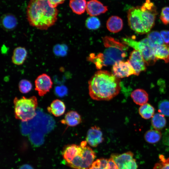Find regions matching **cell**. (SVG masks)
Instances as JSON below:
<instances>
[{
	"mask_svg": "<svg viewBox=\"0 0 169 169\" xmlns=\"http://www.w3.org/2000/svg\"><path fill=\"white\" fill-rule=\"evenodd\" d=\"M47 109L49 113L56 117H59L64 113L66 107L63 101L59 99H56L52 102Z\"/></svg>",
	"mask_w": 169,
	"mask_h": 169,
	"instance_id": "e0dca14e",
	"label": "cell"
},
{
	"mask_svg": "<svg viewBox=\"0 0 169 169\" xmlns=\"http://www.w3.org/2000/svg\"><path fill=\"white\" fill-rule=\"evenodd\" d=\"M106 169H118L116 163L111 158L108 159V164Z\"/></svg>",
	"mask_w": 169,
	"mask_h": 169,
	"instance_id": "d590c367",
	"label": "cell"
},
{
	"mask_svg": "<svg viewBox=\"0 0 169 169\" xmlns=\"http://www.w3.org/2000/svg\"><path fill=\"white\" fill-rule=\"evenodd\" d=\"M149 44L152 48L154 49L164 44L163 40L158 31H153L148 34L147 38Z\"/></svg>",
	"mask_w": 169,
	"mask_h": 169,
	"instance_id": "603a6c76",
	"label": "cell"
},
{
	"mask_svg": "<svg viewBox=\"0 0 169 169\" xmlns=\"http://www.w3.org/2000/svg\"><path fill=\"white\" fill-rule=\"evenodd\" d=\"M18 169H34L33 167L28 164H24L21 166Z\"/></svg>",
	"mask_w": 169,
	"mask_h": 169,
	"instance_id": "74e56055",
	"label": "cell"
},
{
	"mask_svg": "<svg viewBox=\"0 0 169 169\" xmlns=\"http://www.w3.org/2000/svg\"><path fill=\"white\" fill-rule=\"evenodd\" d=\"M162 137V134L159 130L151 129L146 132L144 138L146 141L150 144H154L158 142Z\"/></svg>",
	"mask_w": 169,
	"mask_h": 169,
	"instance_id": "d4e9b609",
	"label": "cell"
},
{
	"mask_svg": "<svg viewBox=\"0 0 169 169\" xmlns=\"http://www.w3.org/2000/svg\"><path fill=\"white\" fill-rule=\"evenodd\" d=\"M1 24L3 28L8 30L14 29L17 24L16 17L11 14H7L3 16L1 20Z\"/></svg>",
	"mask_w": 169,
	"mask_h": 169,
	"instance_id": "44dd1931",
	"label": "cell"
},
{
	"mask_svg": "<svg viewBox=\"0 0 169 169\" xmlns=\"http://www.w3.org/2000/svg\"><path fill=\"white\" fill-rule=\"evenodd\" d=\"M88 84L89 94L96 100H110L117 95L120 90V79L105 70L95 72Z\"/></svg>",
	"mask_w": 169,
	"mask_h": 169,
	"instance_id": "6da1fadb",
	"label": "cell"
},
{
	"mask_svg": "<svg viewBox=\"0 0 169 169\" xmlns=\"http://www.w3.org/2000/svg\"><path fill=\"white\" fill-rule=\"evenodd\" d=\"M104 140L103 133L98 126L91 127L88 131L86 137V141L91 146L96 147L101 143Z\"/></svg>",
	"mask_w": 169,
	"mask_h": 169,
	"instance_id": "7c38bea8",
	"label": "cell"
},
{
	"mask_svg": "<svg viewBox=\"0 0 169 169\" xmlns=\"http://www.w3.org/2000/svg\"><path fill=\"white\" fill-rule=\"evenodd\" d=\"M112 71L114 75L119 79L135 75V71L128 60L115 63L113 65Z\"/></svg>",
	"mask_w": 169,
	"mask_h": 169,
	"instance_id": "ba28073f",
	"label": "cell"
},
{
	"mask_svg": "<svg viewBox=\"0 0 169 169\" xmlns=\"http://www.w3.org/2000/svg\"><path fill=\"white\" fill-rule=\"evenodd\" d=\"M160 19L165 25L169 24V7L163 8L161 10Z\"/></svg>",
	"mask_w": 169,
	"mask_h": 169,
	"instance_id": "4dcf8cb0",
	"label": "cell"
},
{
	"mask_svg": "<svg viewBox=\"0 0 169 169\" xmlns=\"http://www.w3.org/2000/svg\"><path fill=\"white\" fill-rule=\"evenodd\" d=\"M133 68L135 75H138L146 69L147 65L141 53L138 50H134L131 53L128 60Z\"/></svg>",
	"mask_w": 169,
	"mask_h": 169,
	"instance_id": "30bf717a",
	"label": "cell"
},
{
	"mask_svg": "<svg viewBox=\"0 0 169 169\" xmlns=\"http://www.w3.org/2000/svg\"><path fill=\"white\" fill-rule=\"evenodd\" d=\"M160 161L154 165L153 169H169V158H166L162 155L159 156Z\"/></svg>",
	"mask_w": 169,
	"mask_h": 169,
	"instance_id": "f1b7e54d",
	"label": "cell"
},
{
	"mask_svg": "<svg viewBox=\"0 0 169 169\" xmlns=\"http://www.w3.org/2000/svg\"><path fill=\"white\" fill-rule=\"evenodd\" d=\"M67 88L63 85L57 86L55 89V94L59 97H63L65 96L67 93Z\"/></svg>",
	"mask_w": 169,
	"mask_h": 169,
	"instance_id": "1f68e13d",
	"label": "cell"
},
{
	"mask_svg": "<svg viewBox=\"0 0 169 169\" xmlns=\"http://www.w3.org/2000/svg\"><path fill=\"white\" fill-rule=\"evenodd\" d=\"M85 25L87 28L89 29L95 30L100 28V22L97 18L91 16L88 18L86 20Z\"/></svg>",
	"mask_w": 169,
	"mask_h": 169,
	"instance_id": "4316f807",
	"label": "cell"
},
{
	"mask_svg": "<svg viewBox=\"0 0 169 169\" xmlns=\"http://www.w3.org/2000/svg\"><path fill=\"white\" fill-rule=\"evenodd\" d=\"M165 116L160 113L154 114L151 118V123L155 129L160 130L163 128L166 124Z\"/></svg>",
	"mask_w": 169,
	"mask_h": 169,
	"instance_id": "cb8c5ba5",
	"label": "cell"
},
{
	"mask_svg": "<svg viewBox=\"0 0 169 169\" xmlns=\"http://www.w3.org/2000/svg\"><path fill=\"white\" fill-rule=\"evenodd\" d=\"M87 3L86 0H70L69 6L74 13L80 15L86 10Z\"/></svg>",
	"mask_w": 169,
	"mask_h": 169,
	"instance_id": "7402d4cb",
	"label": "cell"
},
{
	"mask_svg": "<svg viewBox=\"0 0 169 169\" xmlns=\"http://www.w3.org/2000/svg\"><path fill=\"white\" fill-rule=\"evenodd\" d=\"M58 12L48 0H30L27 8V19L31 26L46 30L55 24Z\"/></svg>",
	"mask_w": 169,
	"mask_h": 169,
	"instance_id": "7a4b0ae2",
	"label": "cell"
},
{
	"mask_svg": "<svg viewBox=\"0 0 169 169\" xmlns=\"http://www.w3.org/2000/svg\"><path fill=\"white\" fill-rule=\"evenodd\" d=\"M89 169H102L100 166L99 159L94 161Z\"/></svg>",
	"mask_w": 169,
	"mask_h": 169,
	"instance_id": "8d00e7d4",
	"label": "cell"
},
{
	"mask_svg": "<svg viewBox=\"0 0 169 169\" xmlns=\"http://www.w3.org/2000/svg\"><path fill=\"white\" fill-rule=\"evenodd\" d=\"M133 156V153L129 151L121 154H112L110 158L115 162L118 169H137L138 165Z\"/></svg>",
	"mask_w": 169,
	"mask_h": 169,
	"instance_id": "52a82bcc",
	"label": "cell"
},
{
	"mask_svg": "<svg viewBox=\"0 0 169 169\" xmlns=\"http://www.w3.org/2000/svg\"><path fill=\"white\" fill-rule=\"evenodd\" d=\"M131 97L134 102L140 106L147 103L148 100V95L144 90L138 89L132 92Z\"/></svg>",
	"mask_w": 169,
	"mask_h": 169,
	"instance_id": "d6986e66",
	"label": "cell"
},
{
	"mask_svg": "<svg viewBox=\"0 0 169 169\" xmlns=\"http://www.w3.org/2000/svg\"><path fill=\"white\" fill-rule=\"evenodd\" d=\"M156 59L163 60L165 63L169 62V44H163L153 49Z\"/></svg>",
	"mask_w": 169,
	"mask_h": 169,
	"instance_id": "ffe728a7",
	"label": "cell"
},
{
	"mask_svg": "<svg viewBox=\"0 0 169 169\" xmlns=\"http://www.w3.org/2000/svg\"><path fill=\"white\" fill-rule=\"evenodd\" d=\"M123 22L122 19L118 16H112L108 19L106 27L110 32L116 33L120 31L122 28Z\"/></svg>",
	"mask_w": 169,
	"mask_h": 169,
	"instance_id": "ac0fdd59",
	"label": "cell"
},
{
	"mask_svg": "<svg viewBox=\"0 0 169 169\" xmlns=\"http://www.w3.org/2000/svg\"><path fill=\"white\" fill-rule=\"evenodd\" d=\"M53 82L49 76L43 73L38 75L35 81V90L40 96H44L51 89Z\"/></svg>",
	"mask_w": 169,
	"mask_h": 169,
	"instance_id": "9c48e42d",
	"label": "cell"
},
{
	"mask_svg": "<svg viewBox=\"0 0 169 169\" xmlns=\"http://www.w3.org/2000/svg\"><path fill=\"white\" fill-rule=\"evenodd\" d=\"M32 85L29 80L26 79H22L19 82L18 88L20 91L22 93H27L32 89Z\"/></svg>",
	"mask_w": 169,
	"mask_h": 169,
	"instance_id": "f546056e",
	"label": "cell"
},
{
	"mask_svg": "<svg viewBox=\"0 0 169 169\" xmlns=\"http://www.w3.org/2000/svg\"><path fill=\"white\" fill-rule=\"evenodd\" d=\"M162 141L166 149L169 151V128L166 129L164 132Z\"/></svg>",
	"mask_w": 169,
	"mask_h": 169,
	"instance_id": "d6a6232c",
	"label": "cell"
},
{
	"mask_svg": "<svg viewBox=\"0 0 169 169\" xmlns=\"http://www.w3.org/2000/svg\"><path fill=\"white\" fill-rule=\"evenodd\" d=\"M122 40L125 44L140 51L147 65H153L157 60L154 55L153 49L150 46L147 38L138 41L130 38H124Z\"/></svg>",
	"mask_w": 169,
	"mask_h": 169,
	"instance_id": "8992f818",
	"label": "cell"
},
{
	"mask_svg": "<svg viewBox=\"0 0 169 169\" xmlns=\"http://www.w3.org/2000/svg\"><path fill=\"white\" fill-rule=\"evenodd\" d=\"M103 41L105 48L103 52L97 55L91 54L88 57V60L93 63L98 69L122 60L126 56L128 49L126 44L110 36L103 38Z\"/></svg>",
	"mask_w": 169,
	"mask_h": 169,
	"instance_id": "277c9868",
	"label": "cell"
},
{
	"mask_svg": "<svg viewBox=\"0 0 169 169\" xmlns=\"http://www.w3.org/2000/svg\"><path fill=\"white\" fill-rule=\"evenodd\" d=\"M83 146L80 145H68L63 148L62 155L66 164L70 163L74 158L82 151Z\"/></svg>",
	"mask_w": 169,
	"mask_h": 169,
	"instance_id": "4fadbf2b",
	"label": "cell"
},
{
	"mask_svg": "<svg viewBox=\"0 0 169 169\" xmlns=\"http://www.w3.org/2000/svg\"><path fill=\"white\" fill-rule=\"evenodd\" d=\"M81 118L76 111L71 110L67 112L63 119L60 120L61 123L67 126L74 127L81 123Z\"/></svg>",
	"mask_w": 169,
	"mask_h": 169,
	"instance_id": "9a60e30c",
	"label": "cell"
},
{
	"mask_svg": "<svg viewBox=\"0 0 169 169\" xmlns=\"http://www.w3.org/2000/svg\"><path fill=\"white\" fill-rule=\"evenodd\" d=\"M28 52L25 48L19 46L13 50L11 59L13 63L17 65L23 64L27 57Z\"/></svg>",
	"mask_w": 169,
	"mask_h": 169,
	"instance_id": "2e32d148",
	"label": "cell"
},
{
	"mask_svg": "<svg viewBox=\"0 0 169 169\" xmlns=\"http://www.w3.org/2000/svg\"><path fill=\"white\" fill-rule=\"evenodd\" d=\"M157 12L154 4L146 0L141 6L130 8L127 12L129 25L136 33L142 34L148 33L155 24Z\"/></svg>",
	"mask_w": 169,
	"mask_h": 169,
	"instance_id": "3957f363",
	"label": "cell"
},
{
	"mask_svg": "<svg viewBox=\"0 0 169 169\" xmlns=\"http://www.w3.org/2000/svg\"><path fill=\"white\" fill-rule=\"evenodd\" d=\"M159 113L164 116H169V100H164L159 102L158 105Z\"/></svg>",
	"mask_w": 169,
	"mask_h": 169,
	"instance_id": "83f0119b",
	"label": "cell"
},
{
	"mask_svg": "<svg viewBox=\"0 0 169 169\" xmlns=\"http://www.w3.org/2000/svg\"><path fill=\"white\" fill-rule=\"evenodd\" d=\"M160 34L164 41L166 44L169 43V31L166 30H162Z\"/></svg>",
	"mask_w": 169,
	"mask_h": 169,
	"instance_id": "836d02e7",
	"label": "cell"
},
{
	"mask_svg": "<svg viewBox=\"0 0 169 169\" xmlns=\"http://www.w3.org/2000/svg\"><path fill=\"white\" fill-rule=\"evenodd\" d=\"M13 103L16 119L23 122H26L33 118L36 115V110L38 106V101L35 96L28 98L24 96L20 98L15 97Z\"/></svg>",
	"mask_w": 169,
	"mask_h": 169,
	"instance_id": "5b68a950",
	"label": "cell"
},
{
	"mask_svg": "<svg viewBox=\"0 0 169 169\" xmlns=\"http://www.w3.org/2000/svg\"><path fill=\"white\" fill-rule=\"evenodd\" d=\"M48 1L52 7L56 8L59 5L63 3L65 0H48Z\"/></svg>",
	"mask_w": 169,
	"mask_h": 169,
	"instance_id": "e575fe53",
	"label": "cell"
},
{
	"mask_svg": "<svg viewBox=\"0 0 169 169\" xmlns=\"http://www.w3.org/2000/svg\"><path fill=\"white\" fill-rule=\"evenodd\" d=\"M87 144L86 141H82L80 144L83 146V151L82 155V163L80 169H89L95 157V152Z\"/></svg>",
	"mask_w": 169,
	"mask_h": 169,
	"instance_id": "8fae6325",
	"label": "cell"
},
{
	"mask_svg": "<svg viewBox=\"0 0 169 169\" xmlns=\"http://www.w3.org/2000/svg\"><path fill=\"white\" fill-rule=\"evenodd\" d=\"M86 10L90 16H94L105 13L108 8L98 0H90L87 3Z\"/></svg>",
	"mask_w": 169,
	"mask_h": 169,
	"instance_id": "5bb4252c",
	"label": "cell"
},
{
	"mask_svg": "<svg viewBox=\"0 0 169 169\" xmlns=\"http://www.w3.org/2000/svg\"><path fill=\"white\" fill-rule=\"evenodd\" d=\"M138 111L140 115L143 118L148 119L151 118L154 115L155 109L151 104L146 103L140 106Z\"/></svg>",
	"mask_w": 169,
	"mask_h": 169,
	"instance_id": "484cf974",
	"label": "cell"
}]
</instances>
